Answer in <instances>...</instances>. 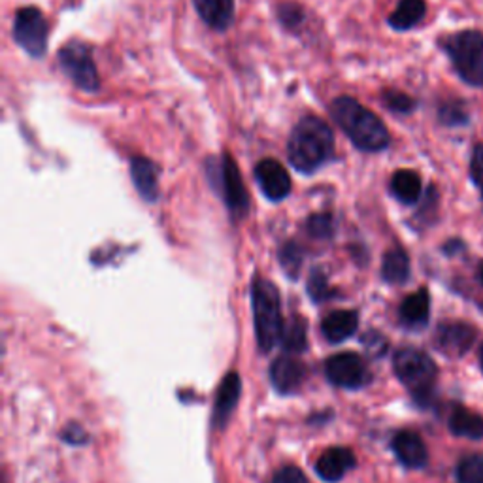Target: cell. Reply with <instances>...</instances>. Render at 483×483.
Wrapping results in <instances>:
<instances>
[{
	"mask_svg": "<svg viewBox=\"0 0 483 483\" xmlns=\"http://www.w3.org/2000/svg\"><path fill=\"white\" fill-rule=\"evenodd\" d=\"M255 179L269 201L279 203L291 193V178L279 161L262 159L255 166Z\"/></svg>",
	"mask_w": 483,
	"mask_h": 483,
	"instance_id": "cell-10",
	"label": "cell"
},
{
	"mask_svg": "<svg viewBox=\"0 0 483 483\" xmlns=\"http://www.w3.org/2000/svg\"><path fill=\"white\" fill-rule=\"evenodd\" d=\"M478 279H479V283H481V286H483V261L479 262V269H478Z\"/></svg>",
	"mask_w": 483,
	"mask_h": 483,
	"instance_id": "cell-36",
	"label": "cell"
},
{
	"mask_svg": "<svg viewBox=\"0 0 483 483\" xmlns=\"http://www.w3.org/2000/svg\"><path fill=\"white\" fill-rule=\"evenodd\" d=\"M430 315V296L423 287L406 296L401 304V320L408 327H425Z\"/></svg>",
	"mask_w": 483,
	"mask_h": 483,
	"instance_id": "cell-19",
	"label": "cell"
},
{
	"mask_svg": "<svg viewBox=\"0 0 483 483\" xmlns=\"http://www.w3.org/2000/svg\"><path fill=\"white\" fill-rule=\"evenodd\" d=\"M355 469V455L347 447H330L318 459L315 472L325 481H340L349 471Z\"/></svg>",
	"mask_w": 483,
	"mask_h": 483,
	"instance_id": "cell-14",
	"label": "cell"
},
{
	"mask_svg": "<svg viewBox=\"0 0 483 483\" xmlns=\"http://www.w3.org/2000/svg\"><path fill=\"white\" fill-rule=\"evenodd\" d=\"M304 378H306V366L291 355L278 357L271 364L272 386L283 395L295 393L298 387L303 386Z\"/></svg>",
	"mask_w": 483,
	"mask_h": 483,
	"instance_id": "cell-13",
	"label": "cell"
},
{
	"mask_svg": "<svg viewBox=\"0 0 483 483\" xmlns=\"http://www.w3.org/2000/svg\"><path fill=\"white\" fill-rule=\"evenodd\" d=\"M410 276V259L403 249H391L381 264V278L387 283H404Z\"/></svg>",
	"mask_w": 483,
	"mask_h": 483,
	"instance_id": "cell-23",
	"label": "cell"
},
{
	"mask_svg": "<svg viewBox=\"0 0 483 483\" xmlns=\"http://www.w3.org/2000/svg\"><path fill=\"white\" fill-rule=\"evenodd\" d=\"M427 12L425 0H401L389 15V25L396 30H408L418 25Z\"/></svg>",
	"mask_w": 483,
	"mask_h": 483,
	"instance_id": "cell-21",
	"label": "cell"
},
{
	"mask_svg": "<svg viewBox=\"0 0 483 483\" xmlns=\"http://www.w3.org/2000/svg\"><path fill=\"white\" fill-rule=\"evenodd\" d=\"M479 364H481V371H483V346L479 349Z\"/></svg>",
	"mask_w": 483,
	"mask_h": 483,
	"instance_id": "cell-37",
	"label": "cell"
},
{
	"mask_svg": "<svg viewBox=\"0 0 483 483\" xmlns=\"http://www.w3.org/2000/svg\"><path fill=\"white\" fill-rule=\"evenodd\" d=\"M335 154V135L320 118H303L293 129L287 142L289 162L298 172L312 174L330 161Z\"/></svg>",
	"mask_w": 483,
	"mask_h": 483,
	"instance_id": "cell-2",
	"label": "cell"
},
{
	"mask_svg": "<svg viewBox=\"0 0 483 483\" xmlns=\"http://www.w3.org/2000/svg\"><path fill=\"white\" fill-rule=\"evenodd\" d=\"M308 293L312 296L313 303H323L325 298L330 296V287L327 276L321 271H313L308 279Z\"/></svg>",
	"mask_w": 483,
	"mask_h": 483,
	"instance_id": "cell-28",
	"label": "cell"
},
{
	"mask_svg": "<svg viewBox=\"0 0 483 483\" xmlns=\"http://www.w3.org/2000/svg\"><path fill=\"white\" fill-rule=\"evenodd\" d=\"M213 186L221 193L232 218H246L249 210V195L238 166L229 154H223L220 162H213Z\"/></svg>",
	"mask_w": 483,
	"mask_h": 483,
	"instance_id": "cell-6",
	"label": "cell"
},
{
	"mask_svg": "<svg viewBox=\"0 0 483 483\" xmlns=\"http://www.w3.org/2000/svg\"><path fill=\"white\" fill-rule=\"evenodd\" d=\"M57 59L61 71L69 76V79L81 91L93 93L101 87L98 71L91 55V47L87 44L69 42L61 49Z\"/></svg>",
	"mask_w": 483,
	"mask_h": 483,
	"instance_id": "cell-7",
	"label": "cell"
},
{
	"mask_svg": "<svg viewBox=\"0 0 483 483\" xmlns=\"http://www.w3.org/2000/svg\"><path fill=\"white\" fill-rule=\"evenodd\" d=\"M446 52L457 74L471 86H483V35L478 30H462L449 37Z\"/></svg>",
	"mask_w": 483,
	"mask_h": 483,
	"instance_id": "cell-5",
	"label": "cell"
},
{
	"mask_svg": "<svg viewBox=\"0 0 483 483\" xmlns=\"http://www.w3.org/2000/svg\"><path fill=\"white\" fill-rule=\"evenodd\" d=\"M330 115L361 152H381L389 146L387 127L374 112L352 96H338L330 104Z\"/></svg>",
	"mask_w": 483,
	"mask_h": 483,
	"instance_id": "cell-1",
	"label": "cell"
},
{
	"mask_svg": "<svg viewBox=\"0 0 483 483\" xmlns=\"http://www.w3.org/2000/svg\"><path fill=\"white\" fill-rule=\"evenodd\" d=\"M471 174L483 196V144L474 149L472 161H471Z\"/></svg>",
	"mask_w": 483,
	"mask_h": 483,
	"instance_id": "cell-33",
	"label": "cell"
},
{
	"mask_svg": "<svg viewBox=\"0 0 483 483\" xmlns=\"http://www.w3.org/2000/svg\"><path fill=\"white\" fill-rule=\"evenodd\" d=\"M449 430L455 437L479 440L483 438V415L474 413L466 408H457L449 418Z\"/></svg>",
	"mask_w": 483,
	"mask_h": 483,
	"instance_id": "cell-20",
	"label": "cell"
},
{
	"mask_svg": "<svg viewBox=\"0 0 483 483\" xmlns=\"http://www.w3.org/2000/svg\"><path fill=\"white\" fill-rule=\"evenodd\" d=\"M359 327V315L357 312L352 310H338L329 313L327 318L321 323V332L323 337L332 342V344H340L347 340L349 337L355 335V330Z\"/></svg>",
	"mask_w": 483,
	"mask_h": 483,
	"instance_id": "cell-17",
	"label": "cell"
},
{
	"mask_svg": "<svg viewBox=\"0 0 483 483\" xmlns=\"http://www.w3.org/2000/svg\"><path fill=\"white\" fill-rule=\"evenodd\" d=\"M278 18L286 29H295L303 23L304 12L301 6L295 4V3H286L278 8Z\"/></svg>",
	"mask_w": 483,
	"mask_h": 483,
	"instance_id": "cell-29",
	"label": "cell"
},
{
	"mask_svg": "<svg viewBox=\"0 0 483 483\" xmlns=\"http://www.w3.org/2000/svg\"><path fill=\"white\" fill-rule=\"evenodd\" d=\"M130 178L146 203H155L159 196V169L146 157L130 159Z\"/></svg>",
	"mask_w": 483,
	"mask_h": 483,
	"instance_id": "cell-15",
	"label": "cell"
},
{
	"mask_svg": "<svg viewBox=\"0 0 483 483\" xmlns=\"http://www.w3.org/2000/svg\"><path fill=\"white\" fill-rule=\"evenodd\" d=\"M303 257H304L303 249L298 247L296 242L283 244V247L279 249V262H281L283 272H286L289 278L296 279L303 266Z\"/></svg>",
	"mask_w": 483,
	"mask_h": 483,
	"instance_id": "cell-25",
	"label": "cell"
},
{
	"mask_svg": "<svg viewBox=\"0 0 483 483\" xmlns=\"http://www.w3.org/2000/svg\"><path fill=\"white\" fill-rule=\"evenodd\" d=\"M240 391H242L240 376L237 372L227 374L218 389V395H215V404H213L212 423L218 430H223L227 427L232 412H235L238 404Z\"/></svg>",
	"mask_w": 483,
	"mask_h": 483,
	"instance_id": "cell-12",
	"label": "cell"
},
{
	"mask_svg": "<svg viewBox=\"0 0 483 483\" xmlns=\"http://www.w3.org/2000/svg\"><path fill=\"white\" fill-rule=\"evenodd\" d=\"M459 483H483V455L464 457L457 466Z\"/></svg>",
	"mask_w": 483,
	"mask_h": 483,
	"instance_id": "cell-26",
	"label": "cell"
},
{
	"mask_svg": "<svg viewBox=\"0 0 483 483\" xmlns=\"http://www.w3.org/2000/svg\"><path fill=\"white\" fill-rule=\"evenodd\" d=\"M391 191L403 204H415L421 196V178L413 171H398L391 179Z\"/></svg>",
	"mask_w": 483,
	"mask_h": 483,
	"instance_id": "cell-22",
	"label": "cell"
},
{
	"mask_svg": "<svg viewBox=\"0 0 483 483\" xmlns=\"http://www.w3.org/2000/svg\"><path fill=\"white\" fill-rule=\"evenodd\" d=\"M62 438L66 440V442H71V444H83V442H87V437H86V432H83L79 427H69V429H66L64 430V435H62Z\"/></svg>",
	"mask_w": 483,
	"mask_h": 483,
	"instance_id": "cell-34",
	"label": "cell"
},
{
	"mask_svg": "<svg viewBox=\"0 0 483 483\" xmlns=\"http://www.w3.org/2000/svg\"><path fill=\"white\" fill-rule=\"evenodd\" d=\"M306 321L303 318H293L281 332V346L289 355L301 354L306 349Z\"/></svg>",
	"mask_w": 483,
	"mask_h": 483,
	"instance_id": "cell-24",
	"label": "cell"
},
{
	"mask_svg": "<svg viewBox=\"0 0 483 483\" xmlns=\"http://www.w3.org/2000/svg\"><path fill=\"white\" fill-rule=\"evenodd\" d=\"M393 452L396 459L408 466V469H423L429 459L425 442L410 430L398 432L393 438Z\"/></svg>",
	"mask_w": 483,
	"mask_h": 483,
	"instance_id": "cell-16",
	"label": "cell"
},
{
	"mask_svg": "<svg viewBox=\"0 0 483 483\" xmlns=\"http://www.w3.org/2000/svg\"><path fill=\"white\" fill-rule=\"evenodd\" d=\"M476 330L469 323L446 321L440 323L435 335V344L447 357H462L472 347Z\"/></svg>",
	"mask_w": 483,
	"mask_h": 483,
	"instance_id": "cell-11",
	"label": "cell"
},
{
	"mask_svg": "<svg viewBox=\"0 0 483 483\" xmlns=\"http://www.w3.org/2000/svg\"><path fill=\"white\" fill-rule=\"evenodd\" d=\"M393 369L396 378L404 383L406 389L418 401H427L438 376L435 361L421 349L403 347L393 357Z\"/></svg>",
	"mask_w": 483,
	"mask_h": 483,
	"instance_id": "cell-4",
	"label": "cell"
},
{
	"mask_svg": "<svg viewBox=\"0 0 483 483\" xmlns=\"http://www.w3.org/2000/svg\"><path fill=\"white\" fill-rule=\"evenodd\" d=\"M13 40L30 57H44L47 49V23L38 8H21L13 20Z\"/></svg>",
	"mask_w": 483,
	"mask_h": 483,
	"instance_id": "cell-8",
	"label": "cell"
},
{
	"mask_svg": "<svg viewBox=\"0 0 483 483\" xmlns=\"http://www.w3.org/2000/svg\"><path fill=\"white\" fill-rule=\"evenodd\" d=\"M195 6L203 21L215 30H227L235 20V0H195Z\"/></svg>",
	"mask_w": 483,
	"mask_h": 483,
	"instance_id": "cell-18",
	"label": "cell"
},
{
	"mask_svg": "<svg viewBox=\"0 0 483 483\" xmlns=\"http://www.w3.org/2000/svg\"><path fill=\"white\" fill-rule=\"evenodd\" d=\"M440 120L446 125L466 123V113H464L462 104H444L440 108Z\"/></svg>",
	"mask_w": 483,
	"mask_h": 483,
	"instance_id": "cell-31",
	"label": "cell"
},
{
	"mask_svg": "<svg viewBox=\"0 0 483 483\" xmlns=\"http://www.w3.org/2000/svg\"><path fill=\"white\" fill-rule=\"evenodd\" d=\"M383 103H386V106L396 113H408L415 108V103L412 101V98L401 91L383 93Z\"/></svg>",
	"mask_w": 483,
	"mask_h": 483,
	"instance_id": "cell-30",
	"label": "cell"
},
{
	"mask_svg": "<svg viewBox=\"0 0 483 483\" xmlns=\"http://www.w3.org/2000/svg\"><path fill=\"white\" fill-rule=\"evenodd\" d=\"M325 374L332 386L342 389H359L371 381V371L357 354H337L327 359Z\"/></svg>",
	"mask_w": 483,
	"mask_h": 483,
	"instance_id": "cell-9",
	"label": "cell"
},
{
	"mask_svg": "<svg viewBox=\"0 0 483 483\" xmlns=\"http://www.w3.org/2000/svg\"><path fill=\"white\" fill-rule=\"evenodd\" d=\"M459 249H462V242H459V240H452V242H449V244H446V246H444V252H446L447 255H454V254H457Z\"/></svg>",
	"mask_w": 483,
	"mask_h": 483,
	"instance_id": "cell-35",
	"label": "cell"
},
{
	"mask_svg": "<svg viewBox=\"0 0 483 483\" xmlns=\"http://www.w3.org/2000/svg\"><path fill=\"white\" fill-rule=\"evenodd\" d=\"M272 483H308V478L296 466H283L276 472Z\"/></svg>",
	"mask_w": 483,
	"mask_h": 483,
	"instance_id": "cell-32",
	"label": "cell"
},
{
	"mask_svg": "<svg viewBox=\"0 0 483 483\" xmlns=\"http://www.w3.org/2000/svg\"><path fill=\"white\" fill-rule=\"evenodd\" d=\"M306 229L313 238H330L335 235V218H332V213H313L312 218L306 223Z\"/></svg>",
	"mask_w": 483,
	"mask_h": 483,
	"instance_id": "cell-27",
	"label": "cell"
},
{
	"mask_svg": "<svg viewBox=\"0 0 483 483\" xmlns=\"http://www.w3.org/2000/svg\"><path fill=\"white\" fill-rule=\"evenodd\" d=\"M252 306L257 346L262 354H269L278 340H281L283 332L279 293L274 283L255 276L252 283Z\"/></svg>",
	"mask_w": 483,
	"mask_h": 483,
	"instance_id": "cell-3",
	"label": "cell"
}]
</instances>
